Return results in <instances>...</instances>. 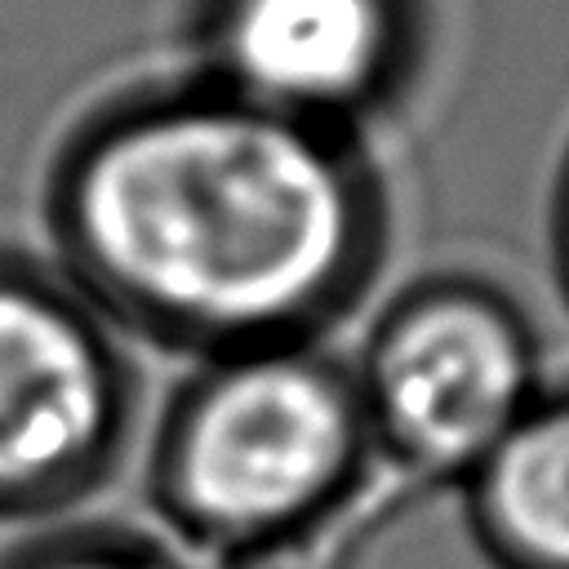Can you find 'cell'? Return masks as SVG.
<instances>
[{"instance_id":"cell-1","label":"cell","mask_w":569,"mask_h":569,"mask_svg":"<svg viewBox=\"0 0 569 569\" xmlns=\"http://www.w3.org/2000/svg\"><path fill=\"white\" fill-rule=\"evenodd\" d=\"M53 236L116 329L227 356L333 325L378 267L382 209L320 124L222 89L89 133L53 187Z\"/></svg>"},{"instance_id":"cell-2","label":"cell","mask_w":569,"mask_h":569,"mask_svg":"<svg viewBox=\"0 0 569 569\" xmlns=\"http://www.w3.org/2000/svg\"><path fill=\"white\" fill-rule=\"evenodd\" d=\"M373 458L356 369L280 342L204 356L156 427L147 489L187 542L244 556L333 525Z\"/></svg>"},{"instance_id":"cell-3","label":"cell","mask_w":569,"mask_h":569,"mask_svg":"<svg viewBox=\"0 0 569 569\" xmlns=\"http://www.w3.org/2000/svg\"><path fill=\"white\" fill-rule=\"evenodd\" d=\"M133 418L116 325L67 276L0 258V516L84 502L124 462Z\"/></svg>"},{"instance_id":"cell-4","label":"cell","mask_w":569,"mask_h":569,"mask_svg":"<svg viewBox=\"0 0 569 569\" xmlns=\"http://www.w3.org/2000/svg\"><path fill=\"white\" fill-rule=\"evenodd\" d=\"M356 387L382 458L462 485L542 391L538 338L493 284L431 280L378 320Z\"/></svg>"},{"instance_id":"cell-5","label":"cell","mask_w":569,"mask_h":569,"mask_svg":"<svg viewBox=\"0 0 569 569\" xmlns=\"http://www.w3.org/2000/svg\"><path fill=\"white\" fill-rule=\"evenodd\" d=\"M391 53V0H222L213 13L222 89L307 124L365 102Z\"/></svg>"},{"instance_id":"cell-6","label":"cell","mask_w":569,"mask_h":569,"mask_svg":"<svg viewBox=\"0 0 569 569\" xmlns=\"http://www.w3.org/2000/svg\"><path fill=\"white\" fill-rule=\"evenodd\" d=\"M462 502L493 569H569V387L533 396L462 480Z\"/></svg>"},{"instance_id":"cell-7","label":"cell","mask_w":569,"mask_h":569,"mask_svg":"<svg viewBox=\"0 0 569 569\" xmlns=\"http://www.w3.org/2000/svg\"><path fill=\"white\" fill-rule=\"evenodd\" d=\"M0 569H178L156 542L120 525H62L18 542Z\"/></svg>"},{"instance_id":"cell-8","label":"cell","mask_w":569,"mask_h":569,"mask_svg":"<svg viewBox=\"0 0 569 569\" xmlns=\"http://www.w3.org/2000/svg\"><path fill=\"white\" fill-rule=\"evenodd\" d=\"M560 280L569 293V191H565V213H560Z\"/></svg>"}]
</instances>
